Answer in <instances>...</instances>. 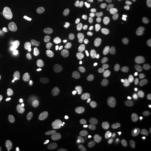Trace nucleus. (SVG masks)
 Returning <instances> with one entry per match:
<instances>
[{
  "label": "nucleus",
  "instance_id": "9d476101",
  "mask_svg": "<svg viewBox=\"0 0 151 151\" xmlns=\"http://www.w3.org/2000/svg\"><path fill=\"white\" fill-rule=\"evenodd\" d=\"M70 54L73 55L76 57H77L78 59H81L84 61H87V62H92L95 59V56L93 55L87 53L86 51L82 50L79 47H74V48L71 49Z\"/></svg>",
  "mask_w": 151,
  "mask_h": 151
},
{
  "label": "nucleus",
  "instance_id": "1a4fd4ad",
  "mask_svg": "<svg viewBox=\"0 0 151 151\" xmlns=\"http://www.w3.org/2000/svg\"><path fill=\"white\" fill-rule=\"evenodd\" d=\"M138 141L141 146L150 148L151 145V127L142 129L138 135Z\"/></svg>",
  "mask_w": 151,
  "mask_h": 151
},
{
  "label": "nucleus",
  "instance_id": "6e6552de",
  "mask_svg": "<svg viewBox=\"0 0 151 151\" xmlns=\"http://www.w3.org/2000/svg\"><path fill=\"white\" fill-rule=\"evenodd\" d=\"M151 118V111L145 106H139L136 108L132 115V124L137 128L145 126L150 122Z\"/></svg>",
  "mask_w": 151,
  "mask_h": 151
},
{
  "label": "nucleus",
  "instance_id": "9b49d317",
  "mask_svg": "<svg viewBox=\"0 0 151 151\" xmlns=\"http://www.w3.org/2000/svg\"><path fill=\"white\" fill-rule=\"evenodd\" d=\"M8 90L14 96H22L23 95L22 86L18 82H11L9 86H8Z\"/></svg>",
  "mask_w": 151,
  "mask_h": 151
},
{
  "label": "nucleus",
  "instance_id": "7ed1b4c3",
  "mask_svg": "<svg viewBox=\"0 0 151 151\" xmlns=\"http://www.w3.org/2000/svg\"><path fill=\"white\" fill-rule=\"evenodd\" d=\"M38 134V139L32 143V149L35 151H43L55 141L59 134V126L55 121H47L40 126Z\"/></svg>",
  "mask_w": 151,
  "mask_h": 151
},
{
  "label": "nucleus",
  "instance_id": "ddd939ff",
  "mask_svg": "<svg viewBox=\"0 0 151 151\" xmlns=\"http://www.w3.org/2000/svg\"><path fill=\"white\" fill-rule=\"evenodd\" d=\"M94 150V146L92 145V144H89L84 148V151H93Z\"/></svg>",
  "mask_w": 151,
  "mask_h": 151
},
{
  "label": "nucleus",
  "instance_id": "20e7f679",
  "mask_svg": "<svg viewBox=\"0 0 151 151\" xmlns=\"http://www.w3.org/2000/svg\"><path fill=\"white\" fill-rule=\"evenodd\" d=\"M91 129L93 134L98 137H105L111 139H116L119 134V126L113 125L107 120L100 118H97L92 120Z\"/></svg>",
  "mask_w": 151,
  "mask_h": 151
},
{
  "label": "nucleus",
  "instance_id": "f257e3e1",
  "mask_svg": "<svg viewBox=\"0 0 151 151\" xmlns=\"http://www.w3.org/2000/svg\"><path fill=\"white\" fill-rule=\"evenodd\" d=\"M8 43L11 50L24 59H30L37 54V39L32 27L27 22L19 19L12 24L8 35Z\"/></svg>",
  "mask_w": 151,
  "mask_h": 151
},
{
  "label": "nucleus",
  "instance_id": "4468645a",
  "mask_svg": "<svg viewBox=\"0 0 151 151\" xmlns=\"http://www.w3.org/2000/svg\"><path fill=\"white\" fill-rule=\"evenodd\" d=\"M43 151H53V150H48V149H45V150Z\"/></svg>",
  "mask_w": 151,
  "mask_h": 151
},
{
  "label": "nucleus",
  "instance_id": "423d86ee",
  "mask_svg": "<svg viewBox=\"0 0 151 151\" xmlns=\"http://www.w3.org/2000/svg\"><path fill=\"white\" fill-rule=\"evenodd\" d=\"M93 132L91 128L81 125L78 126L73 132L72 141L76 148L84 150L87 145L92 144L93 140Z\"/></svg>",
  "mask_w": 151,
  "mask_h": 151
},
{
  "label": "nucleus",
  "instance_id": "39448f33",
  "mask_svg": "<svg viewBox=\"0 0 151 151\" xmlns=\"http://www.w3.org/2000/svg\"><path fill=\"white\" fill-rule=\"evenodd\" d=\"M134 33V25L129 21L120 20L114 23L109 29V35L116 41H123L131 37Z\"/></svg>",
  "mask_w": 151,
  "mask_h": 151
},
{
  "label": "nucleus",
  "instance_id": "f8f14e48",
  "mask_svg": "<svg viewBox=\"0 0 151 151\" xmlns=\"http://www.w3.org/2000/svg\"><path fill=\"white\" fill-rule=\"evenodd\" d=\"M101 151H117L116 148L109 142H106L103 144L101 147Z\"/></svg>",
  "mask_w": 151,
  "mask_h": 151
},
{
  "label": "nucleus",
  "instance_id": "f03ea898",
  "mask_svg": "<svg viewBox=\"0 0 151 151\" xmlns=\"http://www.w3.org/2000/svg\"><path fill=\"white\" fill-rule=\"evenodd\" d=\"M24 82L29 92L40 96L47 94L52 88V81L48 72L43 66L39 65H32L26 70Z\"/></svg>",
  "mask_w": 151,
  "mask_h": 151
},
{
  "label": "nucleus",
  "instance_id": "2eb2a0df",
  "mask_svg": "<svg viewBox=\"0 0 151 151\" xmlns=\"http://www.w3.org/2000/svg\"><path fill=\"white\" fill-rule=\"evenodd\" d=\"M140 151H150V150H142Z\"/></svg>",
  "mask_w": 151,
  "mask_h": 151
},
{
  "label": "nucleus",
  "instance_id": "0eeeda50",
  "mask_svg": "<svg viewBox=\"0 0 151 151\" xmlns=\"http://www.w3.org/2000/svg\"><path fill=\"white\" fill-rule=\"evenodd\" d=\"M130 94L134 99L140 102H151V83L141 82L133 86Z\"/></svg>",
  "mask_w": 151,
  "mask_h": 151
}]
</instances>
